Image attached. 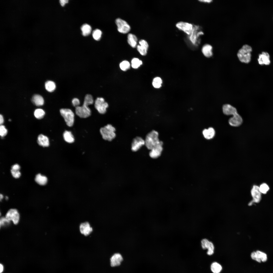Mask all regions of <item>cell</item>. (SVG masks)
<instances>
[{
  "instance_id": "obj_1",
  "label": "cell",
  "mask_w": 273,
  "mask_h": 273,
  "mask_svg": "<svg viewBox=\"0 0 273 273\" xmlns=\"http://www.w3.org/2000/svg\"><path fill=\"white\" fill-rule=\"evenodd\" d=\"M204 34L202 27L197 25H194L193 30L190 34L187 36L188 42L192 46V48H197L200 44L201 37Z\"/></svg>"
},
{
  "instance_id": "obj_2",
  "label": "cell",
  "mask_w": 273,
  "mask_h": 273,
  "mask_svg": "<svg viewBox=\"0 0 273 273\" xmlns=\"http://www.w3.org/2000/svg\"><path fill=\"white\" fill-rule=\"evenodd\" d=\"M94 100L92 95L87 94L85 96L82 105L76 107L75 112L76 115L81 118H86L89 117L91 114V110L88 106L93 104Z\"/></svg>"
},
{
  "instance_id": "obj_3",
  "label": "cell",
  "mask_w": 273,
  "mask_h": 273,
  "mask_svg": "<svg viewBox=\"0 0 273 273\" xmlns=\"http://www.w3.org/2000/svg\"><path fill=\"white\" fill-rule=\"evenodd\" d=\"M252 48L247 44L243 45L238 51L237 56L239 61L242 63H248L251 61Z\"/></svg>"
},
{
  "instance_id": "obj_4",
  "label": "cell",
  "mask_w": 273,
  "mask_h": 273,
  "mask_svg": "<svg viewBox=\"0 0 273 273\" xmlns=\"http://www.w3.org/2000/svg\"><path fill=\"white\" fill-rule=\"evenodd\" d=\"M158 133L156 131L153 130L146 135L145 145L149 150H151L159 144L161 141L158 138Z\"/></svg>"
},
{
  "instance_id": "obj_5",
  "label": "cell",
  "mask_w": 273,
  "mask_h": 273,
  "mask_svg": "<svg viewBox=\"0 0 273 273\" xmlns=\"http://www.w3.org/2000/svg\"><path fill=\"white\" fill-rule=\"evenodd\" d=\"M115 128L110 124H108L100 129L103 138L109 141H111L115 137Z\"/></svg>"
},
{
  "instance_id": "obj_6",
  "label": "cell",
  "mask_w": 273,
  "mask_h": 273,
  "mask_svg": "<svg viewBox=\"0 0 273 273\" xmlns=\"http://www.w3.org/2000/svg\"><path fill=\"white\" fill-rule=\"evenodd\" d=\"M60 112L67 125L70 127L72 126L74 122V115L72 111L69 109L62 108L60 109Z\"/></svg>"
},
{
  "instance_id": "obj_7",
  "label": "cell",
  "mask_w": 273,
  "mask_h": 273,
  "mask_svg": "<svg viewBox=\"0 0 273 273\" xmlns=\"http://www.w3.org/2000/svg\"><path fill=\"white\" fill-rule=\"evenodd\" d=\"M194 25L188 22L181 21L176 23L175 26L179 30L189 35L192 31Z\"/></svg>"
},
{
  "instance_id": "obj_8",
  "label": "cell",
  "mask_w": 273,
  "mask_h": 273,
  "mask_svg": "<svg viewBox=\"0 0 273 273\" xmlns=\"http://www.w3.org/2000/svg\"><path fill=\"white\" fill-rule=\"evenodd\" d=\"M251 194L253 199L249 202V206L260 202L261 199L262 193L260 191L259 186L256 185L253 186L251 190Z\"/></svg>"
},
{
  "instance_id": "obj_9",
  "label": "cell",
  "mask_w": 273,
  "mask_h": 273,
  "mask_svg": "<svg viewBox=\"0 0 273 273\" xmlns=\"http://www.w3.org/2000/svg\"><path fill=\"white\" fill-rule=\"evenodd\" d=\"M108 103L105 102L102 97L97 98L95 100V106L99 113L103 114L106 112V109L108 107Z\"/></svg>"
},
{
  "instance_id": "obj_10",
  "label": "cell",
  "mask_w": 273,
  "mask_h": 273,
  "mask_svg": "<svg viewBox=\"0 0 273 273\" xmlns=\"http://www.w3.org/2000/svg\"><path fill=\"white\" fill-rule=\"evenodd\" d=\"M115 22L117 26L118 31L120 33L126 34L130 31V27L125 20L119 18L116 19Z\"/></svg>"
},
{
  "instance_id": "obj_11",
  "label": "cell",
  "mask_w": 273,
  "mask_h": 273,
  "mask_svg": "<svg viewBox=\"0 0 273 273\" xmlns=\"http://www.w3.org/2000/svg\"><path fill=\"white\" fill-rule=\"evenodd\" d=\"M5 217L10 221H12L14 224H16L19 221L20 215L16 209H11L7 213Z\"/></svg>"
},
{
  "instance_id": "obj_12",
  "label": "cell",
  "mask_w": 273,
  "mask_h": 273,
  "mask_svg": "<svg viewBox=\"0 0 273 273\" xmlns=\"http://www.w3.org/2000/svg\"><path fill=\"white\" fill-rule=\"evenodd\" d=\"M201 245L202 248L207 249V254L209 255H212L214 253V246L211 241L207 239H203L201 241Z\"/></svg>"
},
{
  "instance_id": "obj_13",
  "label": "cell",
  "mask_w": 273,
  "mask_h": 273,
  "mask_svg": "<svg viewBox=\"0 0 273 273\" xmlns=\"http://www.w3.org/2000/svg\"><path fill=\"white\" fill-rule=\"evenodd\" d=\"M252 258L259 262H264L267 260V255L264 253L259 251L252 252L251 254Z\"/></svg>"
},
{
  "instance_id": "obj_14",
  "label": "cell",
  "mask_w": 273,
  "mask_h": 273,
  "mask_svg": "<svg viewBox=\"0 0 273 273\" xmlns=\"http://www.w3.org/2000/svg\"><path fill=\"white\" fill-rule=\"evenodd\" d=\"M145 144V140L140 137H136L133 139L132 143L131 150L133 151H137Z\"/></svg>"
},
{
  "instance_id": "obj_15",
  "label": "cell",
  "mask_w": 273,
  "mask_h": 273,
  "mask_svg": "<svg viewBox=\"0 0 273 273\" xmlns=\"http://www.w3.org/2000/svg\"><path fill=\"white\" fill-rule=\"evenodd\" d=\"M163 142L161 141L159 144L150 150L149 155L151 157L156 158L161 155L163 150Z\"/></svg>"
},
{
  "instance_id": "obj_16",
  "label": "cell",
  "mask_w": 273,
  "mask_h": 273,
  "mask_svg": "<svg viewBox=\"0 0 273 273\" xmlns=\"http://www.w3.org/2000/svg\"><path fill=\"white\" fill-rule=\"evenodd\" d=\"M139 43L140 45L137 47L138 51L142 55H146L149 47L148 42L144 40L141 39L139 41Z\"/></svg>"
},
{
  "instance_id": "obj_17",
  "label": "cell",
  "mask_w": 273,
  "mask_h": 273,
  "mask_svg": "<svg viewBox=\"0 0 273 273\" xmlns=\"http://www.w3.org/2000/svg\"><path fill=\"white\" fill-rule=\"evenodd\" d=\"M123 260V257L121 254L119 253H115L110 259V265L112 267L119 266Z\"/></svg>"
},
{
  "instance_id": "obj_18",
  "label": "cell",
  "mask_w": 273,
  "mask_h": 273,
  "mask_svg": "<svg viewBox=\"0 0 273 273\" xmlns=\"http://www.w3.org/2000/svg\"><path fill=\"white\" fill-rule=\"evenodd\" d=\"M213 46L210 44L206 43L204 44L201 48V51L204 56L207 58L212 56L213 55Z\"/></svg>"
},
{
  "instance_id": "obj_19",
  "label": "cell",
  "mask_w": 273,
  "mask_h": 273,
  "mask_svg": "<svg viewBox=\"0 0 273 273\" xmlns=\"http://www.w3.org/2000/svg\"><path fill=\"white\" fill-rule=\"evenodd\" d=\"M243 120L241 116L238 113L233 115L229 120L230 125L233 126L237 127L242 123Z\"/></svg>"
},
{
  "instance_id": "obj_20",
  "label": "cell",
  "mask_w": 273,
  "mask_h": 273,
  "mask_svg": "<svg viewBox=\"0 0 273 273\" xmlns=\"http://www.w3.org/2000/svg\"><path fill=\"white\" fill-rule=\"evenodd\" d=\"M258 60L259 63L261 65H268L270 62L269 55L265 52H263L259 54Z\"/></svg>"
},
{
  "instance_id": "obj_21",
  "label": "cell",
  "mask_w": 273,
  "mask_h": 273,
  "mask_svg": "<svg viewBox=\"0 0 273 273\" xmlns=\"http://www.w3.org/2000/svg\"><path fill=\"white\" fill-rule=\"evenodd\" d=\"M81 233L85 236L89 235L92 231L93 229L88 222L81 223L79 227Z\"/></svg>"
},
{
  "instance_id": "obj_22",
  "label": "cell",
  "mask_w": 273,
  "mask_h": 273,
  "mask_svg": "<svg viewBox=\"0 0 273 273\" xmlns=\"http://www.w3.org/2000/svg\"><path fill=\"white\" fill-rule=\"evenodd\" d=\"M222 110L223 113L227 115L233 116L238 113L236 108L229 104H225L223 105Z\"/></svg>"
},
{
  "instance_id": "obj_23",
  "label": "cell",
  "mask_w": 273,
  "mask_h": 273,
  "mask_svg": "<svg viewBox=\"0 0 273 273\" xmlns=\"http://www.w3.org/2000/svg\"><path fill=\"white\" fill-rule=\"evenodd\" d=\"M202 134L206 139L210 140L213 138L215 134V131L212 127H210L208 129H205L202 131Z\"/></svg>"
},
{
  "instance_id": "obj_24",
  "label": "cell",
  "mask_w": 273,
  "mask_h": 273,
  "mask_svg": "<svg viewBox=\"0 0 273 273\" xmlns=\"http://www.w3.org/2000/svg\"><path fill=\"white\" fill-rule=\"evenodd\" d=\"M37 143L38 144L43 147H47L49 144L48 138L43 134L39 135L37 138Z\"/></svg>"
},
{
  "instance_id": "obj_25",
  "label": "cell",
  "mask_w": 273,
  "mask_h": 273,
  "mask_svg": "<svg viewBox=\"0 0 273 273\" xmlns=\"http://www.w3.org/2000/svg\"><path fill=\"white\" fill-rule=\"evenodd\" d=\"M137 38L134 35L129 34L127 36V41L129 44L132 48H135L137 44Z\"/></svg>"
},
{
  "instance_id": "obj_26",
  "label": "cell",
  "mask_w": 273,
  "mask_h": 273,
  "mask_svg": "<svg viewBox=\"0 0 273 273\" xmlns=\"http://www.w3.org/2000/svg\"><path fill=\"white\" fill-rule=\"evenodd\" d=\"M32 101L35 105L38 106L42 105L44 103L43 98L38 95H34L32 97Z\"/></svg>"
},
{
  "instance_id": "obj_27",
  "label": "cell",
  "mask_w": 273,
  "mask_h": 273,
  "mask_svg": "<svg viewBox=\"0 0 273 273\" xmlns=\"http://www.w3.org/2000/svg\"><path fill=\"white\" fill-rule=\"evenodd\" d=\"M63 136L64 140L67 143H71L74 141V137L70 131H65L63 133Z\"/></svg>"
},
{
  "instance_id": "obj_28",
  "label": "cell",
  "mask_w": 273,
  "mask_h": 273,
  "mask_svg": "<svg viewBox=\"0 0 273 273\" xmlns=\"http://www.w3.org/2000/svg\"><path fill=\"white\" fill-rule=\"evenodd\" d=\"M35 180L38 184L41 185H44L47 183V178L45 176L42 175L40 174H39L36 176Z\"/></svg>"
},
{
  "instance_id": "obj_29",
  "label": "cell",
  "mask_w": 273,
  "mask_h": 273,
  "mask_svg": "<svg viewBox=\"0 0 273 273\" xmlns=\"http://www.w3.org/2000/svg\"><path fill=\"white\" fill-rule=\"evenodd\" d=\"M210 268L213 273H219L222 269L221 265L216 262H213L211 265Z\"/></svg>"
},
{
  "instance_id": "obj_30",
  "label": "cell",
  "mask_w": 273,
  "mask_h": 273,
  "mask_svg": "<svg viewBox=\"0 0 273 273\" xmlns=\"http://www.w3.org/2000/svg\"><path fill=\"white\" fill-rule=\"evenodd\" d=\"M82 34L84 36L89 35L90 33L92 28L90 26L87 24L83 25L81 27Z\"/></svg>"
},
{
  "instance_id": "obj_31",
  "label": "cell",
  "mask_w": 273,
  "mask_h": 273,
  "mask_svg": "<svg viewBox=\"0 0 273 273\" xmlns=\"http://www.w3.org/2000/svg\"><path fill=\"white\" fill-rule=\"evenodd\" d=\"M45 87L47 90L49 92H52L55 89L56 85L54 82L51 81H48L46 82Z\"/></svg>"
},
{
  "instance_id": "obj_32",
  "label": "cell",
  "mask_w": 273,
  "mask_h": 273,
  "mask_svg": "<svg viewBox=\"0 0 273 273\" xmlns=\"http://www.w3.org/2000/svg\"><path fill=\"white\" fill-rule=\"evenodd\" d=\"M162 83V81L160 77H157L153 79L152 84L155 88H159L161 87Z\"/></svg>"
},
{
  "instance_id": "obj_33",
  "label": "cell",
  "mask_w": 273,
  "mask_h": 273,
  "mask_svg": "<svg viewBox=\"0 0 273 273\" xmlns=\"http://www.w3.org/2000/svg\"><path fill=\"white\" fill-rule=\"evenodd\" d=\"M142 64V62L141 60L137 58H133L131 61V65L132 67L134 69H137Z\"/></svg>"
},
{
  "instance_id": "obj_34",
  "label": "cell",
  "mask_w": 273,
  "mask_h": 273,
  "mask_svg": "<svg viewBox=\"0 0 273 273\" xmlns=\"http://www.w3.org/2000/svg\"><path fill=\"white\" fill-rule=\"evenodd\" d=\"M44 111L41 109H36L34 112V115L35 117L38 119H42L45 115Z\"/></svg>"
},
{
  "instance_id": "obj_35",
  "label": "cell",
  "mask_w": 273,
  "mask_h": 273,
  "mask_svg": "<svg viewBox=\"0 0 273 273\" xmlns=\"http://www.w3.org/2000/svg\"><path fill=\"white\" fill-rule=\"evenodd\" d=\"M259 188L261 193L263 194H266L269 189V186L265 183L261 184L259 186Z\"/></svg>"
},
{
  "instance_id": "obj_36",
  "label": "cell",
  "mask_w": 273,
  "mask_h": 273,
  "mask_svg": "<svg viewBox=\"0 0 273 273\" xmlns=\"http://www.w3.org/2000/svg\"><path fill=\"white\" fill-rule=\"evenodd\" d=\"M120 66L121 69L123 71H126L129 69L130 67V64L128 61L124 60L120 63Z\"/></svg>"
},
{
  "instance_id": "obj_37",
  "label": "cell",
  "mask_w": 273,
  "mask_h": 273,
  "mask_svg": "<svg viewBox=\"0 0 273 273\" xmlns=\"http://www.w3.org/2000/svg\"><path fill=\"white\" fill-rule=\"evenodd\" d=\"M102 32L99 29H96L93 32L92 35L94 38L97 40H99L101 37Z\"/></svg>"
},
{
  "instance_id": "obj_38",
  "label": "cell",
  "mask_w": 273,
  "mask_h": 273,
  "mask_svg": "<svg viewBox=\"0 0 273 273\" xmlns=\"http://www.w3.org/2000/svg\"><path fill=\"white\" fill-rule=\"evenodd\" d=\"M10 223V221L6 217H2L0 220V226L8 225Z\"/></svg>"
},
{
  "instance_id": "obj_39",
  "label": "cell",
  "mask_w": 273,
  "mask_h": 273,
  "mask_svg": "<svg viewBox=\"0 0 273 273\" xmlns=\"http://www.w3.org/2000/svg\"><path fill=\"white\" fill-rule=\"evenodd\" d=\"M7 130L5 128V126L3 125H1L0 126V135L1 136L3 137L5 136L7 134Z\"/></svg>"
},
{
  "instance_id": "obj_40",
  "label": "cell",
  "mask_w": 273,
  "mask_h": 273,
  "mask_svg": "<svg viewBox=\"0 0 273 273\" xmlns=\"http://www.w3.org/2000/svg\"><path fill=\"white\" fill-rule=\"evenodd\" d=\"M11 172L13 176L15 178L19 177L21 174L19 170H13L11 169Z\"/></svg>"
},
{
  "instance_id": "obj_41",
  "label": "cell",
  "mask_w": 273,
  "mask_h": 273,
  "mask_svg": "<svg viewBox=\"0 0 273 273\" xmlns=\"http://www.w3.org/2000/svg\"><path fill=\"white\" fill-rule=\"evenodd\" d=\"M72 102L73 105L76 107L79 106L80 104V101L78 99L76 98L73 99Z\"/></svg>"
},
{
  "instance_id": "obj_42",
  "label": "cell",
  "mask_w": 273,
  "mask_h": 273,
  "mask_svg": "<svg viewBox=\"0 0 273 273\" xmlns=\"http://www.w3.org/2000/svg\"><path fill=\"white\" fill-rule=\"evenodd\" d=\"M11 170H19L20 169L19 166L17 164L13 165L11 167Z\"/></svg>"
},
{
  "instance_id": "obj_43",
  "label": "cell",
  "mask_w": 273,
  "mask_h": 273,
  "mask_svg": "<svg viewBox=\"0 0 273 273\" xmlns=\"http://www.w3.org/2000/svg\"><path fill=\"white\" fill-rule=\"evenodd\" d=\"M199 2L207 4H210L212 3L213 1V0H199L198 1Z\"/></svg>"
},
{
  "instance_id": "obj_44",
  "label": "cell",
  "mask_w": 273,
  "mask_h": 273,
  "mask_svg": "<svg viewBox=\"0 0 273 273\" xmlns=\"http://www.w3.org/2000/svg\"><path fill=\"white\" fill-rule=\"evenodd\" d=\"M68 0H60V3L61 5L62 6H63L65 4L68 3Z\"/></svg>"
},
{
  "instance_id": "obj_45",
  "label": "cell",
  "mask_w": 273,
  "mask_h": 273,
  "mask_svg": "<svg viewBox=\"0 0 273 273\" xmlns=\"http://www.w3.org/2000/svg\"><path fill=\"white\" fill-rule=\"evenodd\" d=\"M0 273H2L4 270V268L3 265L1 263L0 264Z\"/></svg>"
},
{
  "instance_id": "obj_46",
  "label": "cell",
  "mask_w": 273,
  "mask_h": 273,
  "mask_svg": "<svg viewBox=\"0 0 273 273\" xmlns=\"http://www.w3.org/2000/svg\"><path fill=\"white\" fill-rule=\"evenodd\" d=\"M4 122V118L3 116L1 115H0V124L1 125L3 124Z\"/></svg>"
},
{
  "instance_id": "obj_47",
  "label": "cell",
  "mask_w": 273,
  "mask_h": 273,
  "mask_svg": "<svg viewBox=\"0 0 273 273\" xmlns=\"http://www.w3.org/2000/svg\"><path fill=\"white\" fill-rule=\"evenodd\" d=\"M3 198V196L2 195L0 194V200H1V199Z\"/></svg>"
}]
</instances>
